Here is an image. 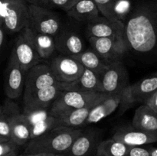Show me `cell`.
I'll return each instance as SVG.
<instances>
[{
    "label": "cell",
    "mask_w": 157,
    "mask_h": 156,
    "mask_svg": "<svg viewBox=\"0 0 157 156\" xmlns=\"http://www.w3.org/2000/svg\"><path fill=\"white\" fill-rule=\"evenodd\" d=\"M125 35L130 50L157 59V0L136 5L125 21Z\"/></svg>",
    "instance_id": "6da1fadb"
},
{
    "label": "cell",
    "mask_w": 157,
    "mask_h": 156,
    "mask_svg": "<svg viewBox=\"0 0 157 156\" xmlns=\"http://www.w3.org/2000/svg\"><path fill=\"white\" fill-rule=\"evenodd\" d=\"M82 132L80 128L59 125L39 137L31 139L25 150V154L34 153L64 154Z\"/></svg>",
    "instance_id": "7a4b0ae2"
},
{
    "label": "cell",
    "mask_w": 157,
    "mask_h": 156,
    "mask_svg": "<svg viewBox=\"0 0 157 156\" xmlns=\"http://www.w3.org/2000/svg\"><path fill=\"white\" fill-rule=\"evenodd\" d=\"M25 0H0V25L9 34L30 26L29 5Z\"/></svg>",
    "instance_id": "3957f363"
},
{
    "label": "cell",
    "mask_w": 157,
    "mask_h": 156,
    "mask_svg": "<svg viewBox=\"0 0 157 156\" xmlns=\"http://www.w3.org/2000/svg\"><path fill=\"white\" fill-rule=\"evenodd\" d=\"M104 94L98 92L65 90L52 105L50 114L55 117H59L64 113L90 105Z\"/></svg>",
    "instance_id": "277c9868"
},
{
    "label": "cell",
    "mask_w": 157,
    "mask_h": 156,
    "mask_svg": "<svg viewBox=\"0 0 157 156\" xmlns=\"http://www.w3.org/2000/svg\"><path fill=\"white\" fill-rule=\"evenodd\" d=\"M92 49L106 63L121 61L126 52L129 50V45L126 36H112L107 38H89Z\"/></svg>",
    "instance_id": "5b68a950"
},
{
    "label": "cell",
    "mask_w": 157,
    "mask_h": 156,
    "mask_svg": "<svg viewBox=\"0 0 157 156\" xmlns=\"http://www.w3.org/2000/svg\"><path fill=\"white\" fill-rule=\"evenodd\" d=\"M12 52L25 72H29L31 68L38 64L41 58L35 47L33 30L30 27L23 29L17 37Z\"/></svg>",
    "instance_id": "8992f818"
},
{
    "label": "cell",
    "mask_w": 157,
    "mask_h": 156,
    "mask_svg": "<svg viewBox=\"0 0 157 156\" xmlns=\"http://www.w3.org/2000/svg\"><path fill=\"white\" fill-rule=\"evenodd\" d=\"M30 26L34 32L55 37L61 33V22L59 16L48 8L29 5Z\"/></svg>",
    "instance_id": "52a82bcc"
},
{
    "label": "cell",
    "mask_w": 157,
    "mask_h": 156,
    "mask_svg": "<svg viewBox=\"0 0 157 156\" xmlns=\"http://www.w3.org/2000/svg\"><path fill=\"white\" fill-rule=\"evenodd\" d=\"M100 77L101 93L104 94H119L130 85L128 72L121 61L108 64Z\"/></svg>",
    "instance_id": "ba28073f"
},
{
    "label": "cell",
    "mask_w": 157,
    "mask_h": 156,
    "mask_svg": "<svg viewBox=\"0 0 157 156\" xmlns=\"http://www.w3.org/2000/svg\"><path fill=\"white\" fill-rule=\"evenodd\" d=\"M71 83H58L47 88L39 90L28 96H23L24 110L29 112L35 110L48 109L58 96L65 90H69Z\"/></svg>",
    "instance_id": "9c48e42d"
},
{
    "label": "cell",
    "mask_w": 157,
    "mask_h": 156,
    "mask_svg": "<svg viewBox=\"0 0 157 156\" xmlns=\"http://www.w3.org/2000/svg\"><path fill=\"white\" fill-rule=\"evenodd\" d=\"M55 79L61 83H72L79 79L84 67L72 57L58 55L49 64Z\"/></svg>",
    "instance_id": "30bf717a"
},
{
    "label": "cell",
    "mask_w": 157,
    "mask_h": 156,
    "mask_svg": "<svg viewBox=\"0 0 157 156\" xmlns=\"http://www.w3.org/2000/svg\"><path fill=\"white\" fill-rule=\"evenodd\" d=\"M49 65L37 64L28 72L25 83L24 96L58 84Z\"/></svg>",
    "instance_id": "8fae6325"
},
{
    "label": "cell",
    "mask_w": 157,
    "mask_h": 156,
    "mask_svg": "<svg viewBox=\"0 0 157 156\" xmlns=\"http://www.w3.org/2000/svg\"><path fill=\"white\" fill-rule=\"evenodd\" d=\"M5 79V93L11 99L19 97L22 93L25 80H24L25 71L20 67L15 54L12 51Z\"/></svg>",
    "instance_id": "7c38bea8"
},
{
    "label": "cell",
    "mask_w": 157,
    "mask_h": 156,
    "mask_svg": "<svg viewBox=\"0 0 157 156\" xmlns=\"http://www.w3.org/2000/svg\"><path fill=\"white\" fill-rule=\"evenodd\" d=\"M86 33L88 38L126 36L125 23L123 21H113L104 16H98L87 23Z\"/></svg>",
    "instance_id": "4fadbf2b"
},
{
    "label": "cell",
    "mask_w": 157,
    "mask_h": 156,
    "mask_svg": "<svg viewBox=\"0 0 157 156\" xmlns=\"http://www.w3.org/2000/svg\"><path fill=\"white\" fill-rule=\"evenodd\" d=\"M112 138L129 147L144 146L157 142V132L144 131L132 125L120 128Z\"/></svg>",
    "instance_id": "5bb4252c"
},
{
    "label": "cell",
    "mask_w": 157,
    "mask_h": 156,
    "mask_svg": "<svg viewBox=\"0 0 157 156\" xmlns=\"http://www.w3.org/2000/svg\"><path fill=\"white\" fill-rule=\"evenodd\" d=\"M99 133L94 130H87L81 133L71 146L66 151L64 156H90L96 152L100 142Z\"/></svg>",
    "instance_id": "9a60e30c"
},
{
    "label": "cell",
    "mask_w": 157,
    "mask_h": 156,
    "mask_svg": "<svg viewBox=\"0 0 157 156\" xmlns=\"http://www.w3.org/2000/svg\"><path fill=\"white\" fill-rule=\"evenodd\" d=\"M20 113L16 102L6 99L0 108V143L9 141L12 138V125Z\"/></svg>",
    "instance_id": "2e32d148"
},
{
    "label": "cell",
    "mask_w": 157,
    "mask_h": 156,
    "mask_svg": "<svg viewBox=\"0 0 157 156\" xmlns=\"http://www.w3.org/2000/svg\"><path fill=\"white\" fill-rule=\"evenodd\" d=\"M56 50L61 54L73 57L81 54L84 50L82 38L73 32H64L55 37Z\"/></svg>",
    "instance_id": "e0dca14e"
},
{
    "label": "cell",
    "mask_w": 157,
    "mask_h": 156,
    "mask_svg": "<svg viewBox=\"0 0 157 156\" xmlns=\"http://www.w3.org/2000/svg\"><path fill=\"white\" fill-rule=\"evenodd\" d=\"M130 96L133 102H142L147 101L157 91V72L144 79L130 86Z\"/></svg>",
    "instance_id": "ac0fdd59"
},
{
    "label": "cell",
    "mask_w": 157,
    "mask_h": 156,
    "mask_svg": "<svg viewBox=\"0 0 157 156\" xmlns=\"http://www.w3.org/2000/svg\"><path fill=\"white\" fill-rule=\"evenodd\" d=\"M121 103V93L113 95H107L101 99L90 111V115L85 122L88 124L97 123L107 116L113 113Z\"/></svg>",
    "instance_id": "d6986e66"
},
{
    "label": "cell",
    "mask_w": 157,
    "mask_h": 156,
    "mask_svg": "<svg viewBox=\"0 0 157 156\" xmlns=\"http://www.w3.org/2000/svg\"><path fill=\"white\" fill-rule=\"evenodd\" d=\"M107 95L108 94H104L101 98H99L96 101L92 102L91 104L84 107V108L72 110V111L68 112V113H64V114L59 116V117H57L59 119L60 125H64V126L71 127V128H78L80 127L84 126L86 121H87L92 109L101 99H104Z\"/></svg>",
    "instance_id": "ffe728a7"
},
{
    "label": "cell",
    "mask_w": 157,
    "mask_h": 156,
    "mask_svg": "<svg viewBox=\"0 0 157 156\" xmlns=\"http://www.w3.org/2000/svg\"><path fill=\"white\" fill-rule=\"evenodd\" d=\"M132 125L144 131L157 132V112L143 104L135 111Z\"/></svg>",
    "instance_id": "44dd1931"
},
{
    "label": "cell",
    "mask_w": 157,
    "mask_h": 156,
    "mask_svg": "<svg viewBox=\"0 0 157 156\" xmlns=\"http://www.w3.org/2000/svg\"><path fill=\"white\" fill-rule=\"evenodd\" d=\"M67 14L77 21L89 23L100 16V11L94 0H79Z\"/></svg>",
    "instance_id": "7402d4cb"
},
{
    "label": "cell",
    "mask_w": 157,
    "mask_h": 156,
    "mask_svg": "<svg viewBox=\"0 0 157 156\" xmlns=\"http://www.w3.org/2000/svg\"><path fill=\"white\" fill-rule=\"evenodd\" d=\"M69 90H78L83 92H98L101 93V77L96 72L84 68L79 79L71 83Z\"/></svg>",
    "instance_id": "603a6c76"
},
{
    "label": "cell",
    "mask_w": 157,
    "mask_h": 156,
    "mask_svg": "<svg viewBox=\"0 0 157 156\" xmlns=\"http://www.w3.org/2000/svg\"><path fill=\"white\" fill-rule=\"evenodd\" d=\"M11 132V139L19 146H22L31 140V127L24 113H21L15 118L12 123Z\"/></svg>",
    "instance_id": "cb8c5ba5"
},
{
    "label": "cell",
    "mask_w": 157,
    "mask_h": 156,
    "mask_svg": "<svg viewBox=\"0 0 157 156\" xmlns=\"http://www.w3.org/2000/svg\"><path fill=\"white\" fill-rule=\"evenodd\" d=\"M72 58L82 64L84 68L93 70L99 75L105 70L107 66L108 65V64L101 59V57L93 49L84 50L81 54L75 55Z\"/></svg>",
    "instance_id": "d4e9b609"
},
{
    "label": "cell",
    "mask_w": 157,
    "mask_h": 156,
    "mask_svg": "<svg viewBox=\"0 0 157 156\" xmlns=\"http://www.w3.org/2000/svg\"><path fill=\"white\" fill-rule=\"evenodd\" d=\"M130 147L115 140L113 138L102 141L99 143L96 156H126Z\"/></svg>",
    "instance_id": "484cf974"
},
{
    "label": "cell",
    "mask_w": 157,
    "mask_h": 156,
    "mask_svg": "<svg viewBox=\"0 0 157 156\" xmlns=\"http://www.w3.org/2000/svg\"><path fill=\"white\" fill-rule=\"evenodd\" d=\"M34 41L40 58L43 59L48 58L56 50L55 38L52 35L34 32Z\"/></svg>",
    "instance_id": "4316f807"
},
{
    "label": "cell",
    "mask_w": 157,
    "mask_h": 156,
    "mask_svg": "<svg viewBox=\"0 0 157 156\" xmlns=\"http://www.w3.org/2000/svg\"><path fill=\"white\" fill-rule=\"evenodd\" d=\"M59 125L58 118L50 114L48 117L31 127V139L39 137Z\"/></svg>",
    "instance_id": "83f0119b"
},
{
    "label": "cell",
    "mask_w": 157,
    "mask_h": 156,
    "mask_svg": "<svg viewBox=\"0 0 157 156\" xmlns=\"http://www.w3.org/2000/svg\"><path fill=\"white\" fill-rule=\"evenodd\" d=\"M98 6L100 13L103 16L113 21H117L115 19V9H116L117 0H94Z\"/></svg>",
    "instance_id": "f1b7e54d"
},
{
    "label": "cell",
    "mask_w": 157,
    "mask_h": 156,
    "mask_svg": "<svg viewBox=\"0 0 157 156\" xmlns=\"http://www.w3.org/2000/svg\"><path fill=\"white\" fill-rule=\"evenodd\" d=\"M19 145L10 139L0 143V156H16Z\"/></svg>",
    "instance_id": "f546056e"
},
{
    "label": "cell",
    "mask_w": 157,
    "mask_h": 156,
    "mask_svg": "<svg viewBox=\"0 0 157 156\" xmlns=\"http://www.w3.org/2000/svg\"><path fill=\"white\" fill-rule=\"evenodd\" d=\"M79 0H50L48 8H58L67 12Z\"/></svg>",
    "instance_id": "4dcf8cb0"
},
{
    "label": "cell",
    "mask_w": 157,
    "mask_h": 156,
    "mask_svg": "<svg viewBox=\"0 0 157 156\" xmlns=\"http://www.w3.org/2000/svg\"><path fill=\"white\" fill-rule=\"evenodd\" d=\"M126 156H151L150 147L135 146L130 147Z\"/></svg>",
    "instance_id": "1f68e13d"
},
{
    "label": "cell",
    "mask_w": 157,
    "mask_h": 156,
    "mask_svg": "<svg viewBox=\"0 0 157 156\" xmlns=\"http://www.w3.org/2000/svg\"><path fill=\"white\" fill-rule=\"evenodd\" d=\"M25 1L30 5H34V6H39V7L48 8L50 0H25Z\"/></svg>",
    "instance_id": "d6a6232c"
},
{
    "label": "cell",
    "mask_w": 157,
    "mask_h": 156,
    "mask_svg": "<svg viewBox=\"0 0 157 156\" xmlns=\"http://www.w3.org/2000/svg\"><path fill=\"white\" fill-rule=\"evenodd\" d=\"M145 104L157 112V91L147 101Z\"/></svg>",
    "instance_id": "836d02e7"
},
{
    "label": "cell",
    "mask_w": 157,
    "mask_h": 156,
    "mask_svg": "<svg viewBox=\"0 0 157 156\" xmlns=\"http://www.w3.org/2000/svg\"><path fill=\"white\" fill-rule=\"evenodd\" d=\"M6 29L2 27V26L0 25V47L2 48L3 45H4L5 41L6 39Z\"/></svg>",
    "instance_id": "e575fe53"
},
{
    "label": "cell",
    "mask_w": 157,
    "mask_h": 156,
    "mask_svg": "<svg viewBox=\"0 0 157 156\" xmlns=\"http://www.w3.org/2000/svg\"><path fill=\"white\" fill-rule=\"evenodd\" d=\"M55 154L50 153H34V154H27L24 156H54Z\"/></svg>",
    "instance_id": "d590c367"
},
{
    "label": "cell",
    "mask_w": 157,
    "mask_h": 156,
    "mask_svg": "<svg viewBox=\"0 0 157 156\" xmlns=\"http://www.w3.org/2000/svg\"><path fill=\"white\" fill-rule=\"evenodd\" d=\"M150 155L157 156V148L150 147Z\"/></svg>",
    "instance_id": "8d00e7d4"
},
{
    "label": "cell",
    "mask_w": 157,
    "mask_h": 156,
    "mask_svg": "<svg viewBox=\"0 0 157 156\" xmlns=\"http://www.w3.org/2000/svg\"><path fill=\"white\" fill-rule=\"evenodd\" d=\"M54 156H64V155H63L62 154H55V155H54Z\"/></svg>",
    "instance_id": "74e56055"
}]
</instances>
